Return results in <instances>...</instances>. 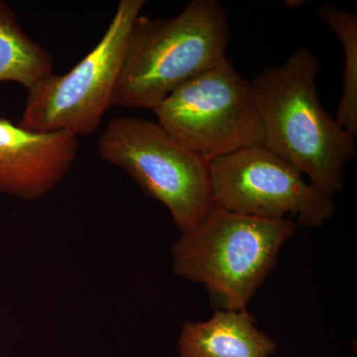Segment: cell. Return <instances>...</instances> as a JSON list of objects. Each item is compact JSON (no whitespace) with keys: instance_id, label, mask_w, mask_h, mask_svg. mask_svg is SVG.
Returning <instances> with one entry per match:
<instances>
[{"instance_id":"10","label":"cell","mask_w":357,"mask_h":357,"mask_svg":"<svg viewBox=\"0 0 357 357\" xmlns=\"http://www.w3.org/2000/svg\"><path fill=\"white\" fill-rule=\"evenodd\" d=\"M50 52L23 29L13 8L0 1V83L13 82L30 89L53 73Z\"/></svg>"},{"instance_id":"11","label":"cell","mask_w":357,"mask_h":357,"mask_svg":"<svg viewBox=\"0 0 357 357\" xmlns=\"http://www.w3.org/2000/svg\"><path fill=\"white\" fill-rule=\"evenodd\" d=\"M317 17L331 28L342 42L344 53L342 96L337 110V123L357 135V15L333 4L319 6Z\"/></svg>"},{"instance_id":"4","label":"cell","mask_w":357,"mask_h":357,"mask_svg":"<svg viewBox=\"0 0 357 357\" xmlns=\"http://www.w3.org/2000/svg\"><path fill=\"white\" fill-rule=\"evenodd\" d=\"M98 152L147 197L163 204L181 234L196 227L215 206L210 162L183 146L157 122L135 116L112 119L98 140Z\"/></svg>"},{"instance_id":"9","label":"cell","mask_w":357,"mask_h":357,"mask_svg":"<svg viewBox=\"0 0 357 357\" xmlns=\"http://www.w3.org/2000/svg\"><path fill=\"white\" fill-rule=\"evenodd\" d=\"M178 351L180 357H273L278 345L246 310L218 309L208 321L183 325Z\"/></svg>"},{"instance_id":"2","label":"cell","mask_w":357,"mask_h":357,"mask_svg":"<svg viewBox=\"0 0 357 357\" xmlns=\"http://www.w3.org/2000/svg\"><path fill=\"white\" fill-rule=\"evenodd\" d=\"M229 40L227 10L218 0H192L171 18L138 15L112 107L151 110L227 58Z\"/></svg>"},{"instance_id":"7","label":"cell","mask_w":357,"mask_h":357,"mask_svg":"<svg viewBox=\"0 0 357 357\" xmlns=\"http://www.w3.org/2000/svg\"><path fill=\"white\" fill-rule=\"evenodd\" d=\"M213 203L223 210L266 220L297 218L321 227L335 213L332 197L264 144L248 146L210 162Z\"/></svg>"},{"instance_id":"12","label":"cell","mask_w":357,"mask_h":357,"mask_svg":"<svg viewBox=\"0 0 357 357\" xmlns=\"http://www.w3.org/2000/svg\"><path fill=\"white\" fill-rule=\"evenodd\" d=\"M306 1L304 0H286L283 2L284 6L288 7V8H299V7L304 6Z\"/></svg>"},{"instance_id":"8","label":"cell","mask_w":357,"mask_h":357,"mask_svg":"<svg viewBox=\"0 0 357 357\" xmlns=\"http://www.w3.org/2000/svg\"><path fill=\"white\" fill-rule=\"evenodd\" d=\"M79 146L75 134L29 130L0 117V192L23 201L46 196L70 172Z\"/></svg>"},{"instance_id":"3","label":"cell","mask_w":357,"mask_h":357,"mask_svg":"<svg viewBox=\"0 0 357 357\" xmlns=\"http://www.w3.org/2000/svg\"><path fill=\"white\" fill-rule=\"evenodd\" d=\"M296 229L297 222L289 218L249 217L215 204L173 244L174 272L204 284L218 309L245 311Z\"/></svg>"},{"instance_id":"5","label":"cell","mask_w":357,"mask_h":357,"mask_svg":"<svg viewBox=\"0 0 357 357\" xmlns=\"http://www.w3.org/2000/svg\"><path fill=\"white\" fill-rule=\"evenodd\" d=\"M144 4L121 0L102 38L86 57L66 74L53 72L28 89L18 126L41 132L95 133L112 107L129 32Z\"/></svg>"},{"instance_id":"1","label":"cell","mask_w":357,"mask_h":357,"mask_svg":"<svg viewBox=\"0 0 357 357\" xmlns=\"http://www.w3.org/2000/svg\"><path fill=\"white\" fill-rule=\"evenodd\" d=\"M321 66L314 52L300 46L285 62L256 75L250 88L265 146L333 198L344 190V167L356 144L319 100Z\"/></svg>"},{"instance_id":"6","label":"cell","mask_w":357,"mask_h":357,"mask_svg":"<svg viewBox=\"0 0 357 357\" xmlns=\"http://www.w3.org/2000/svg\"><path fill=\"white\" fill-rule=\"evenodd\" d=\"M151 110L167 133L206 162L264 144L250 83L227 58L178 86Z\"/></svg>"}]
</instances>
